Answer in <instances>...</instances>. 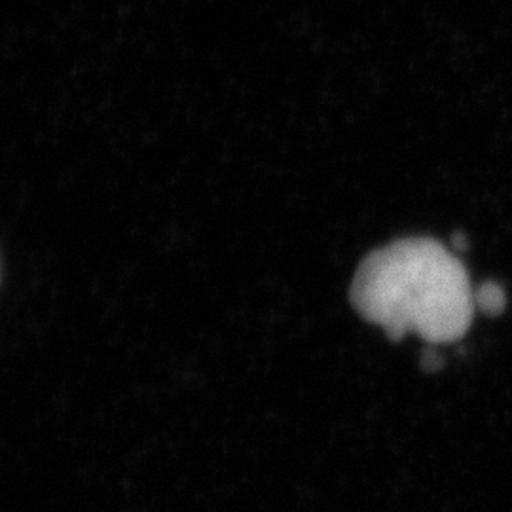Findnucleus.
<instances>
[{
	"label": "nucleus",
	"instance_id": "f257e3e1",
	"mask_svg": "<svg viewBox=\"0 0 512 512\" xmlns=\"http://www.w3.org/2000/svg\"><path fill=\"white\" fill-rule=\"evenodd\" d=\"M351 302L366 321L403 340L416 332L431 344L459 340L475 317V289L458 256L440 241L399 239L366 256Z\"/></svg>",
	"mask_w": 512,
	"mask_h": 512
},
{
	"label": "nucleus",
	"instance_id": "f03ea898",
	"mask_svg": "<svg viewBox=\"0 0 512 512\" xmlns=\"http://www.w3.org/2000/svg\"><path fill=\"white\" fill-rule=\"evenodd\" d=\"M475 304L486 315H501L507 306L505 289L495 281H486L475 289Z\"/></svg>",
	"mask_w": 512,
	"mask_h": 512
},
{
	"label": "nucleus",
	"instance_id": "7ed1b4c3",
	"mask_svg": "<svg viewBox=\"0 0 512 512\" xmlns=\"http://www.w3.org/2000/svg\"><path fill=\"white\" fill-rule=\"evenodd\" d=\"M421 365H423V370H427V372H435V370L440 368V365H442V359H440V355L437 351L429 349V351L423 355Z\"/></svg>",
	"mask_w": 512,
	"mask_h": 512
},
{
	"label": "nucleus",
	"instance_id": "20e7f679",
	"mask_svg": "<svg viewBox=\"0 0 512 512\" xmlns=\"http://www.w3.org/2000/svg\"><path fill=\"white\" fill-rule=\"evenodd\" d=\"M452 245H454L456 251L461 253V251L467 249V238H465L463 234H454V236H452Z\"/></svg>",
	"mask_w": 512,
	"mask_h": 512
}]
</instances>
